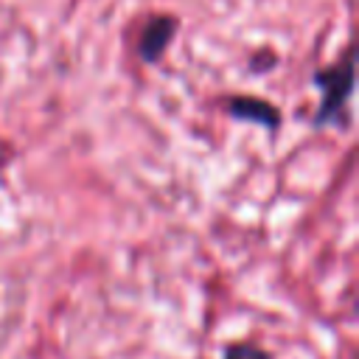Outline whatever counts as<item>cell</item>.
Masks as SVG:
<instances>
[{
    "instance_id": "1",
    "label": "cell",
    "mask_w": 359,
    "mask_h": 359,
    "mask_svg": "<svg viewBox=\"0 0 359 359\" xmlns=\"http://www.w3.org/2000/svg\"><path fill=\"white\" fill-rule=\"evenodd\" d=\"M314 81L323 87V104L317 109V123H325L331 121L342 107L345 101L351 98V87H353V65H351V56L342 62V65H334L331 70L325 73H317Z\"/></svg>"
},
{
    "instance_id": "3",
    "label": "cell",
    "mask_w": 359,
    "mask_h": 359,
    "mask_svg": "<svg viewBox=\"0 0 359 359\" xmlns=\"http://www.w3.org/2000/svg\"><path fill=\"white\" fill-rule=\"evenodd\" d=\"M222 359H272L266 351H261L258 345L252 342H233L224 348V356Z\"/></svg>"
},
{
    "instance_id": "2",
    "label": "cell",
    "mask_w": 359,
    "mask_h": 359,
    "mask_svg": "<svg viewBox=\"0 0 359 359\" xmlns=\"http://www.w3.org/2000/svg\"><path fill=\"white\" fill-rule=\"evenodd\" d=\"M174 31H177V22L171 20V17H160V20H151L146 28H143V36H140V56L143 59H157L163 50H165V45H168V39L174 36Z\"/></svg>"
}]
</instances>
